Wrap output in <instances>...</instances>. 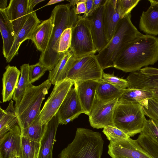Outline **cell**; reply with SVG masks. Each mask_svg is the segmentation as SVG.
I'll return each mask as SVG.
<instances>
[{"instance_id":"6da1fadb","label":"cell","mask_w":158,"mask_h":158,"mask_svg":"<svg viewBox=\"0 0 158 158\" xmlns=\"http://www.w3.org/2000/svg\"><path fill=\"white\" fill-rule=\"evenodd\" d=\"M158 61V37L143 34L126 47L116 57L114 68L125 72L140 70Z\"/></svg>"},{"instance_id":"7a4b0ae2","label":"cell","mask_w":158,"mask_h":158,"mask_svg":"<svg viewBox=\"0 0 158 158\" xmlns=\"http://www.w3.org/2000/svg\"><path fill=\"white\" fill-rule=\"evenodd\" d=\"M75 6L69 3L58 5L52 11L51 16L53 19V28L47 48L41 53L39 62L47 71L53 70L63 55L58 54L56 48L59 39L64 31L72 28L78 20L80 15L76 14Z\"/></svg>"},{"instance_id":"3957f363","label":"cell","mask_w":158,"mask_h":158,"mask_svg":"<svg viewBox=\"0 0 158 158\" xmlns=\"http://www.w3.org/2000/svg\"><path fill=\"white\" fill-rule=\"evenodd\" d=\"M131 13L121 19L115 32L107 45L96 55L103 70L114 67L115 60L120 52L135 39L143 35L132 23Z\"/></svg>"},{"instance_id":"277c9868","label":"cell","mask_w":158,"mask_h":158,"mask_svg":"<svg viewBox=\"0 0 158 158\" xmlns=\"http://www.w3.org/2000/svg\"><path fill=\"white\" fill-rule=\"evenodd\" d=\"M104 141L101 134L84 128L77 129L72 142L61 151L59 158H101Z\"/></svg>"},{"instance_id":"5b68a950","label":"cell","mask_w":158,"mask_h":158,"mask_svg":"<svg viewBox=\"0 0 158 158\" xmlns=\"http://www.w3.org/2000/svg\"><path fill=\"white\" fill-rule=\"evenodd\" d=\"M52 83L48 79L40 85L30 84L18 105L15 106L21 131L27 128L40 115L41 106Z\"/></svg>"},{"instance_id":"8992f818","label":"cell","mask_w":158,"mask_h":158,"mask_svg":"<svg viewBox=\"0 0 158 158\" xmlns=\"http://www.w3.org/2000/svg\"><path fill=\"white\" fill-rule=\"evenodd\" d=\"M146 120L140 103L118 100L114 112V126L133 137L142 132Z\"/></svg>"},{"instance_id":"52a82bcc","label":"cell","mask_w":158,"mask_h":158,"mask_svg":"<svg viewBox=\"0 0 158 158\" xmlns=\"http://www.w3.org/2000/svg\"><path fill=\"white\" fill-rule=\"evenodd\" d=\"M72 29L70 50L76 58L95 54L97 52L92 36L89 22L87 18H80Z\"/></svg>"},{"instance_id":"ba28073f","label":"cell","mask_w":158,"mask_h":158,"mask_svg":"<svg viewBox=\"0 0 158 158\" xmlns=\"http://www.w3.org/2000/svg\"><path fill=\"white\" fill-rule=\"evenodd\" d=\"M103 70L99 65L95 54L76 58L69 71L65 79L75 82L102 79Z\"/></svg>"},{"instance_id":"9c48e42d","label":"cell","mask_w":158,"mask_h":158,"mask_svg":"<svg viewBox=\"0 0 158 158\" xmlns=\"http://www.w3.org/2000/svg\"><path fill=\"white\" fill-rule=\"evenodd\" d=\"M73 81L65 79L56 82L49 96L44 104L40 114L42 125L47 123L57 113L72 86Z\"/></svg>"},{"instance_id":"30bf717a","label":"cell","mask_w":158,"mask_h":158,"mask_svg":"<svg viewBox=\"0 0 158 158\" xmlns=\"http://www.w3.org/2000/svg\"><path fill=\"white\" fill-rule=\"evenodd\" d=\"M108 153L112 158H153L139 145L130 138L110 142Z\"/></svg>"},{"instance_id":"8fae6325","label":"cell","mask_w":158,"mask_h":158,"mask_svg":"<svg viewBox=\"0 0 158 158\" xmlns=\"http://www.w3.org/2000/svg\"><path fill=\"white\" fill-rule=\"evenodd\" d=\"M118 98L107 102H102L95 98L89 116L90 125L94 128H104L113 126V115Z\"/></svg>"},{"instance_id":"7c38bea8","label":"cell","mask_w":158,"mask_h":158,"mask_svg":"<svg viewBox=\"0 0 158 158\" xmlns=\"http://www.w3.org/2000/svg\"><path fill=\"white\" fill-rule=\"evenodd\" d=\"M85 114L74 88H72L68 93L57 114L60 124L66 125Z\"/></svg>"},{"instance_id":"4fadbf2b","label":"cell","mask_w":158,"mask_h":158,"mask_svg":"<svg viewBox=\"0 0 158 158\" xmlns=\"http://www.w3.org/2000/svg\"><path fill=\"white\" fill-rule=\"evenodd\" d=\"M22 135L20 128L16 125L0 139V158L21 156Z\"/></svg>"},{"instance_id":"5bb4252c","label":"cell","mask_w":158,"mask_h":158,"mask_svg":"<svg viewBox=\"0 0 158 158\" xmlns=\"http://www.w3.org/2000/svg\"><path fill=\"white\" fill-rule=\"evenodd\" d=\"M5 11L11 24L15 38L24 25L28 14L32 12L29 9V0H11Z\"/></svg>"},{"instance_id":"9a60e30c","label":"cell","mask_w":158,"mask_h":158,"mask_svg":"<svg viewBox=\"0 0 158 158\" xmlns=\"http://www.w3.org/2000/svg\"><path fill=\"white\" fill-rule=\"evenodd\" d=\"M105 1L91 15L86 18L89 21L93 41L98 52L109 43L106 34L103 19Z\"/></svg>"},{"instance_id":"2e32d148","label":"cell","mask_w":158,"mask_h":158,"mask_svg":"<svg viewBox=\"0 0 158 158\" xmlns=\"http://www.w3.org/2000/svg\"><path fill=\"white\" fill-rule=\"evenodd\" d=\"M41 22L38 19L35 11L29 13L22 27L15 37L12 47L6 59L10 62L19 53V50L21 44L27 40H31L33 32L36 27Z\"/></svg>"},{"instance_id":"e0dca14e","label":"cell","mask_w":158,"mask_h":158,"mask_svg":"<svg viewBox=\"0 0 158 158\" xmlns=\"http://www.w3.org/2000/svg\"><path fill=\"white\" fill-rule=\"evenodd\" d=\"M98 81H79L74 83V88L85 114L89 116L95 99Z\"/></svg>"},{"instance_id":"ac0fdd59","label":"cell","mask_w":158,"mask_h":158,"mask_svg":"<svg viewBox=\"0 0 158 158\" xmlns=\"http://www.w3.org/2000/svg\"><path fill=\"white\" fill-rule=\"evenodd\" d=\"M60 124L56 114L47 123L46 129L40 142L38 158H53L52 150L57 128Z\"/></svg>"},{"instance_id":"d6986e66","label":"cell","mask_w":158,"mask_h":158,"mask_svg":"<svg viewBox=\"0 0 158 158\" xmlns=\"http://www.w3.org/2000/svg\"><path fill=\"white\" fill-rule=\"evenodd\" d=\"M150 6L143 11L140 17L139 27L147 35H158V0H149Z\"/></svg>"},{"instance_id":"ffe728a7","label":"cell","mask_w":158,"mask_h":158,"mask_svg":"<svg viewBox=\"0 0 158 158\" xmlns=\"http://www.w3.org/2000/svg\"><path fill=\"white\" fill-rule=\"evenodd\" d=\"M120 19L117 6V0H106L103 19L106 34L109 42L115 32Z\"/></svg>"},{"instance_id":"44dd1931","label":"cell","mask_w":158,"mask_h":158,"mask_svg":"<svg viewBox=\"0 0 158 158\" xmlns=\"http://www.w3.org/2000/svg\"><path fill=\"white\" fill-rule=\"evenodd\" d=\"M2 78V94L3 102L11 100L19 81L20 70L16 66L8 65Z\"/></svg>"},{"instance_id":"7402d4cb","label":"cell","mask_w":158,"mask_h":158,"mask_svg":"<svg viewBox=\"0 0 158 158\" xmlns=\"http://www.w3.org/2000/svg\"><path fill=\"white\" fill-rule=\"evenodd\" d=\"M53 26L52 16L41 22L34 30L31 40L37 49L44 52L48 45Z\"/></svg>"},{"instance_id":"603a6c76","label":"cell","mask_w":158,"mask_h":158,"mask_svg":"<svg viewBox=\"0 0 158 158\" xmlns=\"http://www.w3.org/2000/svg\"><path fill=\"white\" fill-rule=\"evenodd\" d=\"M75 58L70 49L64 54L54 69L49 71L48 79L52 84L54 85L56 82L66 79Z\"/></svg>"},{"instance_id":"cb8c5ba5","label":"cell","mask_w":158,"mask_h":158,"mask_svg":"<svg viewBox=\"0 0 158 158\" xmlns=\"http://www.w3.org/2000/svg\"><path fill=\"white\" fill-rule=\"evenodd\" d=\"M0 31L3 42L2 53L6 58L13 45L15 37L11 24L5 10H0Z\"/></svg>"},{"instance_id":"d4e9b609","label":"cell","mask_w":158,"mask_h":158,"mask_svg":"<svg viewBox=\"0 0 158 158\" xmlns=\"http://www.w3.org/2000/svg\"><path fill=\"white\" fill-rule=\"evenodd\" d=\"M98 81L95 98L102 102H107L119 98L125 89L104 81L102 79Z\"/></svg>"},{"instance_id":"484cf974","label":"cell","mask_w":158,"mask_h":158,"mask_svg":"<svg viewBox=\"0 0 158 158\" xmlns=\"http://www.w3.org/2000/svg\"><path fill=\"white\" fill-rule=\"evenodd\" d=\"M13 102L12 100H10L5 110L0 107V139L18 124V119Z\"/></svg>"},{"instance_id":"4316f807","label":"cell","mask_w":158,"mask_h":158,"mask_svg":"<svg viewBox=\"0 0 158 158\" xmlns=\"http://www.w3.org/2000/svg\"><path fill=\"white\" fill-rule=\"evenodd\" d=\"M152 91L144 89L127 88L118 98V101L140 103L148 99L153 98Z\"/></svg>"},{"instance_id":"83f0119b","label":"cell","mask_w":158,"mask_h":158,"mask_svg":"<svg viewBox=\"0 0 158 158\" xmlns=\"http://www.w3.org/2000/svg\"><path fill=\"white\" fill-rule=\"evenodd\" d=\"M29 65L28 64H25L20 67V79L12 98L15 102V106H17L25 94L27 87L30 84L29 80Z\"/></svg>"},{"instance_id":"f1b7e54d","label":"cell","mask_w":158,"mask_h":158,"mask_svg":"<svg viewBox=\"0 0 158 158\" xmlns=\"http://www.w3.org/2000/svg\"><path fill=\"white\" fill-rule=\"evenodd\" d=\"M136 140L151 156L153 158H158V139L154 135L142 132Z\"/></svg>"},{"instance_id":"f546056e","label":"cell","mask_w":158,"mask_h":158,"mask_svg":"<svg viewBox=\"0 0 158 158\" xmlns=\"http://www.w3.org/2000/svg\"><path fill=\"white\" fill-rule=\"evenodd\" d=\"M46 124H41L39 115L27 128L21 131L22 136L40 142L45 132Z\"/></svg>"},{"instance_id":"4dcf8cb0","label":"cell","mask_w":158,"mask_h":158,"mask_svg":"<svg viewBox=\"0 0 158 158\" xmlns=\"http://www.w3.org/2000/svg\"><path fill=\"white\" fill-rule=\"evenodd\" d=\"M40 143L22 136L21 157L22 158H38Z\"/></svg>"},{"instance_id":"1f68e13d","label":"cell","mask_w":158,"mask_h":158,"mask_svg":"<svg viewBox=\"0 0 158 158\" xmlns=\"http://www.w3.org/2000/svg\"><path fill=\"white\" fill-rule=\"evenodd\" d=\"M140 104L145 115L148 117L158 127V103L153 98L145 100Z\"/></svg>"},{"instance_id":"d6a6232c","label":"cell","mask_w":158,"mask_h":158,"mask_svg":"<svg viewBox=\"0 0 158 158\" xmlns=\"http://www.w3.org/2000/svg\"><path fill=\"white\" fill-rule=\"evenodd\" d=\"M71 37V28L65 29L59 39L56 48V51L58 54L62 55L69 49Z\"/></svg>"},{"instance_id":"836d02e7","label":"cell","mask_w":158,"mask_h":158,"mask_svg":"<svg viewBox=\"0 0 158 158\" xmlns=\"http://www.w3.org/2000/svg\"><path fill=\"white\" fill-rule=\"evenodd\" d=\"M102 132L110 142H114L130 138L123 131L113 126L109 125L105 127Z\"/></svg>"},{"instance_id":"e575fe53","label":"cell","mask_w":158,"mask_h":158,"mask_svg":"<svg viewBox=\"0 0 158 158\" xmlns=\"http://www.w3.org/2000/svg\"><path fill=\"white\" fill-rule=\"evenodd\" d=\"M140 0H117V6L121 19L131 13Z\"/></svg>"},{"instance_id":"d590c367","label":"cell","mask_w":158,"mask_h":158,"mask_svg":"<svg viewBox=\"0 0 158 158\" xmlns=\"http://www.w3.org/2000/svg\"><path fill=\"white\" fill-rule=\"evenodd\" d=\"M47 71L46 69L39 62L30 65L29 69V80L32 84L39 80Z\"/></svg>"},{"instance_id":"8d00e7d4","label":"cell","mask_w":158,"mask_h":158,"mask_svg":"<svg viewBox=\"0 0 158 158\" xmlns=\"http://www.w3.org/2000/svg\"><path fill=\"white\" fill-rule=\"evenodd\" d=\"M102 80L104 81L118 86L122 89L128 88L129 83L126 79H124L115 76L114 73L110 74L102 73Z\"/></svg>"},{"instance_id":"74e56055","label":"cell","mask_w":158,"mask_h":158,"mask_svg":"<svg viewBox=\"0 0 158 158\" xmlns=\"http://www.w3.org/2000/svg\"><path fill=\"white\" fill-rule=\"evenodd\" d=\"M142 132L152 134L158 139V127L150 119L147 120Z\"/></svg>"},{"instance_id":"f35d334b","label":"cell","mask_w":158,"mask_h":158,"mask_svg":"<svg viewBox=\"0 0 158 158\" xmlns=\"http://www.w3.org/2000/svg\"><path fill=\"white\" fill-rule=\"evenodd\" d=\"M86 0H76V7L75 10L76 14H85L86 12Z\"/></svg>"},{"instance_id":"ab89813d","label":"cell","mask_w":158,"mask_h":158,"mask_svg":"<svg viewBox=\"0 0 158 158\" xmlns=\"http://www.w3.org/2000/svg\"><path fill=\"white\" fill-rule=\"evenodd\" d=\"M143 73L149 75H158V69L152 67H146L140 70Z\"/></svg>"},{"instance_id":"60d3db41","label":"cell","mask_w":158,"mask_h":158,"mask_svg":"<svg viewBox=\"0 0 158 158\" xmlns=\"http://www.w3.org/2000/svg\"><path fill=\"white\" fill-rule=\"evenodd\" d=\"M105 0H93V3L91 12L88 17L91 15L104 3Z\"/></svg>"},{"instance_id":"b9f144b4","label":"cell","mask_w":158,"mask_h":158,"mask_svg":"<svg viewBox=\"0 0 158 158\" xmlns=\"http://www.w3.org/2000/svg\"><path fill=\"white\" fill-rule=\"evenodd\" d=\"M93 3V0H86V12L85 14L81 16L83 18L88 17L91 10Z\"/></svg>"},{"instance_id":"7bdbcfd3","label":"cell","mask_w":158,"mask_h":158,"mask_svg":"<svg viewBox=\"0 0 158 158\" xmlns=\"http://www.w3.org/2000/svg\"><path fill=\"white\" fill-rule=\"evenodd\" d=\"M44 0H29V6L30 10L32 11L35 6L38 3L44 1Z\"/></svg>"},{"instance_id":"ee69618b","label":"cell","mask_w":158,"mask_h":158,"mask_svg":"<svg viewBox=\"0 0 158 158\" xmlns=\"http://www.w3.org/2000/svg\"><path fill=\"white\" fill-rule=\"evenodd\" d=\"M7 0H0V10L5 9L7 5Z\"/></svg>"},{"instance_id":"f6af8a7d","label":"cell","mask_w":158,"mask_h":158,"mask_svg":"<svg viewBox=\"0 0 158 158\" xmlns=\"http://www.w3.org/2000/svg\"><path fill=\"white\" fill-rule=\"evenodd\" d=\"M151 90L153 92V99L158 103V89H155Z\"/></svg>"},{"instance_id":"bcb514c9","label":"cell","mask_w":158,"mask_h":158,"mask_svg":"<svg viewBox=\"0 0 158 158\" xmlns=\"http://www.w3.org/2000/svg\"><path fill=\"white\" fill-rule=\"evenodd\" d=\"M64 0H50L45 6L50 5L56 3L64 1Z\"/></svg>"}]
</instances>
